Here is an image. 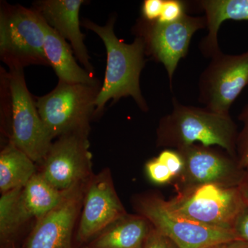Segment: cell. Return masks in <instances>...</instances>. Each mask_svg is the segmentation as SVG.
<instances>
[{
  "label": "cell",
  "mask_w": 248,
  "mask_h": 248,
  "mask_svg": "<svg viewBox=\"0 0 248 248\" xmlns=\"http://www.w3.org/2000/svg\"><path fill=\"white\" fill-rule=\"evenodd\" d=\"M237 125L230 115L182 104L172 98V110L159 121L156 145L166 149L179 150L200 143L220 147L236 158Z\"/></svg>",
  "instance_id": "obj_1"
},
{
  "label": "cell",
  "mask_w": 248,
  "mask_h": 248,
  "mask_svg": "<svg viewBox=\"0 0 248 248\" xmlns=\"http://www.w3.org/2000/svg\"><path fill=\"white\" fill-rule=\"evenodd\" d=\"M114 22L110 19L105 26L84 21V27L97 33L105 45L107 64L104 84L96 99V112L101 111L110 99L118 100L132 97L142 110L148 107L140 89V76L145 66L146 47L143 39L137 37L132 44L117 38L114 31Z\"/></svg>",
  "instance_id": "obj_2"
},
{
  "label": "cell",
  "mask_w": 248,
  "mask_h": 248,
  "mask_svg": "<svg viewBox=\"0 0 248 248\" xmlns=\"http://www.w3.org/2000/svg\"><path fill=\"white\" fill-rule=\"evenodd\" d=\"M135 208L178 248H210L239 240L234 231L206 226L173 210L157 194L137 197Z\"/></svg>",
  "instance_id": "obj_3"
},
{
  "label": "cell",
  "mask_w": 248,
  "mask_h": 248,
  "mask_svg": "<svg viewBox=\"0 0 248 248\" xmlns=\"http://www.w3.org/2000/svg\"><path fill=\"white\" fill-rule=\"evenodd\" d=\"M47 22L38 11L8 6L0 15V53L10 68L50 65L45 53Z\"/></svg>",
  "instance_id": "obj_4"
},
{
  "label": "cell",
  "mask_w": 248,
  "mask_h": 248,
  "mask_svg": "<svg viewBox=\"0 0 248 248\" xmlns=\"http://www.w3.org/2000/svg\"><path fill=\"white\" fill-rule=\"evenodd\" d=\"M100 90L99 86L59 81L51 92L37 99L39 115L52 139L68 134L89 135Z\"/></svg>",
  "instance_id": "obj_5"
},
{
  "label": "cell",
  "mask_w": 248,
  "mask_h": 248,
  "mask_svg": "<svg viewBox=\"0 0 248 248\" xmlns=\"http://www.w3.org/2000/svg\"><path fill=\"white\" fill-rule=\"evenodd\" d=\"M184 216L206 226L232 231L238 215L246 206L239 187L203 184L178 190L168 201Z\"/></svg>",
  "instance_id": "obj_6"
},
{
  "label": "cell",
  "mask_w": 248,
  "mask_h": 248,
  "mask_svg": "<svg viewBox=\"0 0 248 248\" xmlns=\"http://www.w3.org/2000/svg\"><path fill=\"white\" fill-rule=\"evenodd\" d=\"M8 82L11 99V142L34 162L43 164L52 139L42 122L24 78L23 68H10Z\"/></svg>",
  "instance_id": "obj_7"
},
{
  "label": "cell",
  "mask_w": 248,
  "mask_h": 248,
  "mask_svg": "<svg viewBox=\"0 0 248 248\" xmlns=\"http://www.w3.org/2000/svg\"><path fill=\"white\" fill-rule=\"evenodd\" d=\"M247 86L248 50L239 55L221 51L201 74L199 100L210 110L230 115L232 105Z\"/></svg>",
  "instance_id": "obj_8"
},
{
  "label": "cell",
  "mask_w": 248,
  "mask_h": 248,
  "mask_svg": "<svg viewBox=\"0 0 248 248\" xmlns=\"http://www.w3.org/2000/svg\"><path fill=\"white\" fill-rule=\"evenodd\" d=\"M206 28L205 16H191L187 14L179 20L161 23L144 19L139 25V35L144 42L148 52L164 65L172 89L173 77L179 62L188 53L194 34Z\"/></svg>",
  "instance_id": "obj_9"
},
{
  "label": "cell",
  "mask_w": 248,
  "mask_h": 248,
  "mask_svg": "<svg viewBox=\"0 0 248 248\" xmlns=\"http://www.w3.org/2000/svg\"><path fill=\"white\" fill-rule=\"evenodd\" d=\"M182 155L184 169L177 180L178 190L203 184L237 187L246 170L224 150L200 143L176 150Z\"/></svg>",
  "instance_id": "obj_10"
},
{
  "label": "cell",
  "mask_w": 248,
  "mask_h": 248,
  "mask_svg": "<svg viewBox=\"0 0 248 248\" xmlns=\"http://www.w3.org/2000/svg\"><path fill=\"white\" fill-rule=\"evenodd\" d=\"M91 158L88 134L63 135L52 144L40 173L58 190H70L89 179Z\"/></svg>",
  "instance_id": "obj_11"
},
{
  "label": "cell",
  "mask_w": 248,
  "mask_h": 248,
  "mask_svg": "<svg viewBox=\"0 0 248 248\" xmlns=\"http://www.w3.org/2000/svg\"><path fill=\"white\" fill-rule=\"evenodd\" d=\"M127 215L108 170L91 179L84 192L77 239L84 244Z\"/></svg>",
  "instance_id": "obj_12"
},
{
  "label": "cell",
  "mask_w": 248,
  "mask_h": 248,
  "mask_svg": "<svg viewBox=\"0 0 248 248\" xmlns=\"http://www.w3.org/2000/svg\"><path fill=\"white\" fill-rule=\"evenodd\" d=\"M84 185L72 189L57 208L37 220L27 248H73V232L82 208Z\"/></svg>",
  "instance_id": "obj_13"
},
{
  "label": "cell",
  "mask_w": 248,
  "mask_h": 248,
  "mask_svg": "<svg viewBox=\"0 0 248 248\" xmlns=\"http://www.w3.org/2000/svg\"><path fill=\"white\" fill-rule=\"evenodd\" d=\"M82 0H45L37 3V11L47 24L71 43L73 53L86 70L93 74V68L80 30L79 14Z\"/></svg>",
  "instance_id": "obj_14"
},
{
  "label": "cell",
  "mask_w": 248,
  "mask_h": 248,
  "mask_svg": "<svg viewBox=\"0 0 248 248\" xmlns=\"http://www.w3.org/2000/svg\"><path fill=\"white\" fill-rule=\"evenodd\" d=\"M197 2L205 12L208 31L201 41L200 49L205 58L211 59L221 52L218 33L222 23L248 20V0H201Z\"/></svg>",
  "instance_id": "obj_15"
},
{
  "label": "cell",
  "mask_w": 248,
  "mask_h": 248,
  "mask_svg": "<svg viewBox=\"0 0 248 248\" xmlns=\"http://www.w3.org/2000/svg\"><path fill=\"white\" fill-rule=\"evenodd\" d=\"M45 53L49 64L53 67L59 81L71 84L99 86L93 74L83 69L77 63L71 46L53 28L47 24Z\"/></svg>",
  "instance_id": "obj_16"
},
{
  "label": "cell",
  "mask_w": 248,
  "mask_h": 248,
  "mask_svg": "<svg viewBox=\"0 0 248 248\" xmlns=\"http://www.w3.org/2000/svg\"><path fill=\"white\" fill-rule=\"evenodd\" d=\"M153 229L144 217L127 214L98 235L89 248H144Z\"/></svg>",
  "instance_id": "obj_17"
},
{
  "label": "cell",
  "mask_w": 248,
  "mask_h": 248,
  "mask_svg": "<svg viewBox=\"0 0 248 248\" xmlns=\"http://www.w3.org/2000/svg\"><path fill=\"white\" fill-rule=\"evenodd\" d=\"M70 190H58L49 184L41 173H36L23 187L19 198V208L24 222L45 217L63 202Z\"/></svg>",
  "instance_id": "obj_18"
},
{
  "label": "cell",
  "mask_w": 248,
  "mask_h": 248,
  "mask_svg": "<svg viewBox=\"0 0 248 248\" xmlns=\"http://www.w3.org/2000/svg\"><path fill=\"white\" fill-rule=\"evenodd\" d=\"M35 174V162L10 141L0 154L1 193L24 187Z\"/></svg>",
  "instance_id": "obj_19"
},
{
  "label": "cell",
  "mask_w": 248,
  "mask_h": 248,
  "mask_svg": "<svg viewBox=\"0 0 248 248\" xmlns=\"http://www.w3.org/2000/svg\"><path fill=\"white\" fill-rule=\"evenodd\" d=\"M23 187H18L5 192L0 199V239L1 246L9 244L21 226L25 223L19 208V198Z\"/></svg>",
  "instance_id": "obj_20"
},
{
  "label": "cell",
  "mask_w": 248,
  "mask_h": 248,
  "mask_svg": "<svg viewBox=\"0 0 248 248\" xmlns=\"http://www.w3.org/2000/svg\"><path fill=\"white\" fill-rule=\"evenodd\" d=\"M238 120L243 127L236 140V159L243 169H248V104L240 112Z\"/></svg>",
  "instance_id": "obj_21"
},
{
  "label": "cell",
  "mask_w": 248,
  "mask_h": 248,
  "mask_svg": "<svg viewBox=\"0 0 248 248\" xmlns=\"http://www.w3.org/2000/svg\"><path fill=\"white\" fill-rule=\"evenodd\" d=\"M146 170L148 177L155 184L164 185L174 180V176L167 165L158 157L147 163Z\"/></svg>",
  "instance_id": "obj_22"
},
{
  "label": "cell",
  "mask_w": 248,
  "mask_h": 248,
  "mask_svg": "<svg viewBox=\"0 0 248 248\" xmlns=\"http://www.w3.org/2000/svg\"><path fill=\"white\" fill-rule=\"evenodd\" d=\"M186 14V3L180 0H164L158 22L170 23L179 20Z\"/></svg>",
  "instance_id": "obj_23"
},
{
  "label": "cell",
  "mask_w": 248,
  "mask_h": 248,
  "mask_svg": "<svg viewBox=\"0 0 248 248\" xmlns=\"http://www.w3.org/2000/svg\"><path fill=\"white\" fill-rule=\"evenodd\" d=\"M157 157L167 165L176 180L184 169V160L180 153L176 150L165 149Z\"/></svg>",
  "instance_id": "obj_24"
},
{
  "label": "cell",
  "mask_w": 248,
  "mask_h": 248,
  "mask_svg": "<svg viewBox=\"0 0 248 248\" xmlns=\"http://www.w3.org/2000/svg\"><path fill=\"white\" fill-rule=\"evenodd\" d=\"M232 230L239 240L248 243V205L238 215Z\"/></svg>",
  "instance_id": "obj_25"
},
{
  "label": "cell",
  "mask_w": 248,
  "mask_h": 248,
  "mask_svg": "<svg viewBox=\"0 0 248 248\" xmlns=\"http://www.w3.org/2000/svg\"><path fill=\"white\" fill-rule=\"evenodd\" d=\"M164 0H146L143 3L142 12L144 19L148 21L159 19L162 11Z\"/></svg>",
  "instance_id": "obj_26"
},
{
  "label": "cell",
  "mask_w": 248,
  "mask_h": 248,
  "mask_svg": "<svg viewBox=\"0 0 248 248\" xmlns=\"http://www.w3.org/2000/svg\"><path fill=\"white\" fill-rule=\"evenodd\" d=\"M144 248H178L169 238L153 229Z\"/></svg>",
  "instance_id": "obj_27"
},
{
  "label": "cell",
  "mask_w": 248,
  "mask_h": 248,
  "mask_svg": "<svg viewBox=\"0 0 248 248\" xmlns=\"http://www.w3.org/2000/svg\"><path fill=\"white\" fill-rule=\"evenodd\" d=\"M238 187H239L240 192L242 195L245 203L248 205V169L245 171L244 177Z\"/></svg>",
  "instance_id": "obj_28"
},
{
  "label": "cell",
  "mask_w": 248,
  "mask_h": 248,
  "mask_svg": "<svg viewBox=\"0 0 248 248\" xmlns=\"http://www.w3.org/2000/svg\"><path fill=\"white\" fill-rule=\"evenodd\" d=\"M228 248H248V243L242 240H235L228 244Z\"/></svg>",
  "instance_id": "obj_29"
},
{
  "label": "cell",
  "mask_w": 248,
  "mask_h": 248,
  "mask_svg": "<svg viewBox=\"0 0 248 248\" xmlns=\"http://www.w3.org/2000/svg\"><path fill=\"white\" fill-rule=\"evenodd\" d=\"M228 244L217 245V246H213V247L210 248H228Z\"/></svg>",
  "instance_id": "obj_30"
},
{
  "label": "cell",
  "mask_w": 248,
  "mask_h": 248,
  "mask_svg": "<svg viewBox=\"0 0 248 248\" xmlns=\"http://www.w3.org/2000/svg\"></svg>",
  "instance_id": "obj_31"
},
{
  "label": "cell",
  "mask_w": 248,
  "mask_h": 248,
  "mask_svg": "<svg viewBox=\"0 0 248 248\" xmlns=\"http://www.w3.org/2000/svg\"></svg>",
  "instance_id": "obj_32"
}]
</instances>
